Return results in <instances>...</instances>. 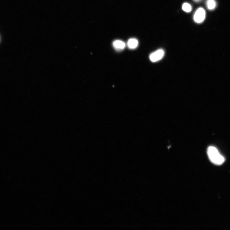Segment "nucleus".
Returning a JSON list of instances; mask_svg holds the SVG:
<instances>
[{
  "instance_id": "nucleus-1",
  "label": "nucleus",
  "mask_w": 230,
  "mask_h": 230,
  "mask_svg": "<svg viewBox=\"0 0 230 230\" xmlns=\"http://www.w3.org/2000/svg\"><path fill=\"white\" fill-rule=\"evenodd\" d=\"M207 153L210 160L214 164L220 165L225 161L224 157L221 155L216 147H209L207 149Z\"/></svg>"
},
{
  "instance_id": "nucleus-3",
  "label": "nucleus",
  "mask_w": 230,
  "mask_h": 230,
  "mask_svg": "<svg viewBox=\"0 0 230 230\" xmlns=\"http://www.w3.org/2000/svg\"><path fill=\"white\" fill-rule=\"evenodd\" d=\"M164 54V52L163 50L161 49L158 50L150 55V59L152 62H156L163 58Z\"/></svg>"
},
{
  "instance_id": "nucleus-5",
  "label": "nucleus",
  "mask_w": 230,
  "mask_h": 230,
  "mask_svg": "<svg viewBox=\"0 0 230 230\" xmlns=\"http://www.w3.org/2000/svg\"><path fill=\"white\" fill-rule=\"evenodd\" d=\"M138 41L135 39H131L128 41V46L130 49L136 48L138 46Z\"/></svg>"
},
{
  "instance_id": "nucleus-7",
  "label": "nucleus",
  "mask_w": 230,
  "mask_h": 230,
  "mask_svg": "<svg viewBox=\"0 0 230 230\" xmlns=\"http://www.w3.org/2000/svg\"><path fill=\"white\" fill-rule=\"evenodd\" d=\"M182 9L186 13H190L191 12L192 9L191 6L190 4L188 3H185L183 4L182 6Z\"/></svg>"
},
{
  "instance_id": "nucleus-4",
  "label": "nucleus",
  "mask_w": 230,
  "mask_h": 230,
  "mask_svg": "<svg viewBox=\"0 0 230 230\" xmlns=\"http://www.w3.org/2000/svg\"><path fill=\"white\" fill-rule=\"evenodd\" d=\"M113 46L116 50L118 51L122 50L125 47V44L123 41L116 40L113 43Z\"/></svg>"
},
{
  "instance_id": "nucleus-6",
  "label": "nucleus",
  "mask_w": 230,
  "mask_h": 230,
  "mask_svg": "<svg viewBox=\"0 0 230 230\" xmlns=\"http://www.w3.org/2000/svg\"><path fill=\"white\" fill-rule=\"evenodd\" d=\"M206 5L207 9L209 10H212L216 8V3L215 0H207Z\"/></svg>"
},
{
  "instance_id": "nucleus-2",
  "label": "nucleus",
  "mask_w": 230,
  "mask_h": 230,
  "mask_svg": "<svg viewBox=\"0 0 230 230\" xmlns=\"http://www.w3.org/2000/svg\"><path fill=\"white\" fill-rule=\"evenodd\" d=\"M206 16V13L204 9L199 7L195 13L193 19L196 23L201 24L204 21Z\"/></svg>"
},
{
  "instance_id": "nucleus-8",
  "label": "nucleus",
  "mask_w": 230,
  "mask_h": 230,
  "mask_svg": "<svg viewBox=\"0 0 230 230\" xmlns=\"http://www.w3.org/2000/svg\"><path fill=\"white\" fill-rule=\"evenodd\" d=\"M194 1L196 2H198L201 1V0H194Z\"/></svg>"
}]
</instances>
